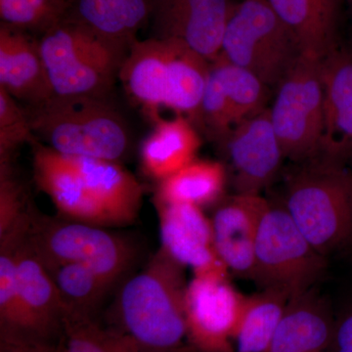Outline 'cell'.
Masks as SVG:
<instances>
[{"label":"cell","mask_w":352,"mask_h":352,"mask_svg":"<svg viewBox=\"0 0 352 352\" xmlns=\"http://www.w3.org/2000/svg\"><path fill=\"white\" fill-rule=\"evenodd\" d=\"M61 352H139L134 342L117 328L105 327L95 317L65 314Z\"/></svg>","instance_id":"29"},{"label":"cell","mask_w":352,"mask_h":352,"mask_svg":"<svg viewBox=\"0 0 352 352\" xmlns=\"http://www.w3.org/2000/svg\"><path fill=\"white\" fill-rule=\"evenodd\" d=\"M38 41L54 96L109 97L126 50L68 17Z\"/></svg>","instance_id":"5"},{"label":"cell","mask_w":352,"mask_h":352,"mask_svg":"<svg viewBox=\"0 0 352 352\" xmlns=\"http://www.w3.org/2000/svg\"><path fill=\"white\" fill-rule=\"evenodd\" d=\"M154 201L204 208L224 198L228 173L221 162L198 160L157 182Z\"/></svg>","instance_id":"25"},{"label":"cell","mask_w":352,"mask_h":352,"mask_svg":"<svg viewBox=\"0 0 352 352\" xmlns=\"http://www.w3.org/2000/svg\"><path fill=\"white\" fill-rule=\"evenodd\" d=\"M295 34L302 54L323 59L339 47L342 0H267Z\"/></svg>","instance_id":"24"},{"label":"cell","mask_w":352,"mask_h":352,"mask_svg":"<svg viewBox=\"0 0 352 352\" xmlns=\"http://www.w3.org/2000/svg\"><path fill=\"white\" fill-rule=\"evenodd\" d=\"M160 222L162 249L194 276L230 274L214 247L212 221L203 208L154 201Z\"/></svg>","instance_id":"15"},{"label":"cell","mask_w":352,"mask_h":352,"mask_svg":"<svg viewBox=\"0 0 352 352\" xmlns=\"http://www.w3.org/2000/svg\"><path fill=\"white\" fill-rule=\"evenodd\" d=\"M0 87L28 107L54 96L39 41L31 34L0 25Z\"/></svg>","instance_id":"19"},{"label":"cell","mask_w":352,"mask_h":352,"mask_svg":"<svg viewBox=\"0 0 352 352\" xmlns=\"http://www.w3.org/2000/svg\"><path fill=\"white\" fill-rule=\"evenodd\" d=\"M324 127L320 157L347 166L352 154V48L322 59Z\"/></svg>","instance_id":"18"},{"label":"cell","mask_w":352,"mask_h":352,"mask_svg":"<svg viewBox=\"0 0 352 352\" xmlns=\"http://www.w3.org/2000/svg\"><path fill=\"white\" fill-rule=\"evenodd\" d=\"M153 0H73L69 19L129 51L138 32L149 22Z\"/></svg>","instance_id":"23"},{"label":"cell","mask_w":352,"mask_h":352,"mask_svg":"<svg viewBox=\"0 0 352 352\" xmlns=\"http://www.w3.org/2000/svg\"><path fill=\"white\" fill-rule=\"evenodd\" d=\"M27 112L36 138L63 156L120 162L131 148L129 126L109 97L53 96Z\"/></svg>","instance_id":"4"},{"label":"cell","mask_w":352,"mask_h":352,"mask_svg":"<svg viewBox=\"0 0 352 352\" xmlns=\"http://www.w3.org/2000/svg\"><path fill=\"white\" fill-rule=\"evenodd\" d=\"M289 298L284 292L272 288L247 296L234 333V352L270 351Z\"/></svg>","instance_id":"26"},{"label":"cell","mask_w":352,"mask_h":352,"mask_svg":"<svg viewBox=\"0 0 352 352\" xmlns=\"http://www.w3.org/2000/svg\"><path fill=\"white\" fill-rule=\"evenodd\" d=\"M68 11L58 0H0L2 24L41 36L63 21Z\"/></svg>","instance_id":"30"},{"label":"cell","mask_w":352,"mask_h":352,"mask_svg":"<svg viewBox=\"0 0 352 352\" xmlns=\"http://www.w3.org/2000/svg\"><path fill=\"white\" fill-rule=\"evenodd\" d=\"M342 1L346 2L347 6H349V10H351L352 16V0H342Z\"/></svg>","instance_id":"36"},{"label":"cell","mask_w":352,"mask_h":352,"mask_svg":"<svg viewBox=\"0 0 352 352\" xmlns=\"http://www.w3.org/2000/svg\"><path fill=\"white\" fill-rule=\"evenodd\" d=\"M28 238L43 264L78 263L116 283L135 261V245L96 224L52 219L31 210Z\"/></svg>","instance_id":"7"},{"label":"cell","mask_w":352,"mask_h":352,"mask_svg":"<svg viewBox=\"0 0 352 352\" xmlns=\"http://www.w3.org/2000/svg\"><path fill=\"white\" fill-rule=\"evenodd\" d=\"M335 324L325 298L314 288L292 296L268 352H327Z\"/></svg>","instance_id":"20"},{"label":"cell","mask_w":352,"mask_h":352,"mask_svg":"<svg viewBox=\"0 0 352 352\" xmlns=\"http://www.w3.org/2000/svg\"><path fill=\"white\" fill-rule=\"evenodd\" d=\"M31 217L21 226L16 245L18 286L25 342L56 344L63 333L65 307L50 272L29 238Z\"/></svg>","instance_id":"12"},{"label":"cell","mask_w":352,"mask_h":352,"mask_svg":"<svg viewBox=\"0 0 352 352\" xmlns=\"http://www.w3.org/2000/svg\"><path fill=\"white\" fill-rule=\"evenodd\" d=\"M63 302L65 314L95 317L113 282L78 263L45 265Z\"/></svg>","instance_id":"27"},{"label":"cell","mask_w":352,"mask_h":352,"mask_svg":"<svg viewBox=\"0 0 352 352\" xmlns=\"http://www.w3.org/2000/svg\"><path fill=\"white\" fill-rule=\"evenodd\" d=\"M32 144L34 182L50 197L59 214L67 219L113 226L72 160L36 140Z\"/></svg>","instance_id":"17"},{"label":"cell","mask_w":352,"mask_h":352,"mask_svg":"<svg viewBox=\"0 0 352 352\" xmlns=\"http://www.w3.org/2000/svg\"><path fill=\"white\" fill-rule=\"evenodd\" d=\"M0 352H21L20 342L0 340Z\"/></svg>","instance_id":"35"},{"label":"cell","mask_w":352,"mask_h":352,"mask_svg":"<svg viewBox=\"0 0 352 352\" xmlns=\"http://www.w3.org/2000/svg\"><path fill=\"white\" fill-rule=\"evenodd\" d=\"M302 54L295 34L267 0H242L233 6L220 51L227 61L276 90Z\"/></svg>","instance_id":"6"},{"label":"cell","mask_w":352,"mask_h":352,"mask_svg":"<svg viewBox=\"0 0 352 352\" xmlns=\"http://www.w3.org/2000/svg\"><path fill=\"white\" fill-rule=\"evenodd\" d=\"M201 145L198 129L188 118H161L141 146V166L146 175L162 182L195 161Z\"/></svg>","instance_id":"22"},{"label":"cell","mask_w":352,"mask_h":352,"mask_svg":"<svg viewBox=\"0 0 352 352\" xmlns=\"http://www.w3.org/2000/svg\"><path fill=\"white\" fill-rule=\"evenodd\" d=\"M20 342L21 352H61L59 342L43 344V342Z\"/></svg>","instance_id":"34"},{"label":"cell","mask_w":352,"mask_h":352,"mask_svg":"<svg viewBox=\"0 0 352 352\" xmlns=\"http://www.w3.org/2000/svg\"><path fill=\"white\" fill-rule=\"evenodd\" d=\"M270 201L261 195L233 194L217 204L210 217L214 247L229 272L252 279L259 227Z\"/></svg>","instance_id":"16"},{"label":"cell","mask_w":352,"mask_h":352,"mask_svg":"<svg viewBox=\"0 0 352 352\" xmlns=\"http://www.w3.org/2000/svg\"><path fill=\"white\" fill-rule=\"evenodd\" d=\"M232 7L229 0H153L152 38L182 41L212 62L221 51Z\"/></svg>","instance_id":"14"},{"label":"cell","mask_w":352,"mask_h":352,"mask_svg":"<svg viewBox=\"0 0 352 352\" xmlns=\"http://www.w3.org/2000/svg\"><path fill=\"white\" fill-rule=\"evenodd\" d=\"M210 62L175 39L135 41L120 67L119 80L127 96L153 122L162 109L188 118L198 129L201 99Z\"/></svg>","instance_id":"2"},{"label":"cell","mask_w":352,"mask_h":352,"mask_svg":"<svg viewBox=\"0 0 352 352\" xmlns=\"http://www.w3.org/2000/svg\"><path fill=\"white\" fill-rule=\"evenodd\" d=\"M270 110L285 159L296 164L320 157L324 127L322 59L300 55L277 87Z\"/></svg>","instance_id":"9"},{"label":"cell","mask_w":352,"mask_h":352,"mask_svg":"<svg viewBox=\"0 0 352 352\" xmlns=\"http://www.w3.org/2000/svg\"><path fill=\"white\" fill-rule=\"evenodd\" d=\"M330 349L333 352H352V303L336 321Z\"/></svg>","instance_id":"33"},{"label":"cell","mask_w":352,"mask_h":352,"mask_svg":"<svg viewBox=\"0 0 352 352\" xmlns=\"http://www.w3.org/2000/svg\"><path fill=\"white\" fill-rule=\"evenodd\" d=\"M284 207L321 254L352 243V170L318 157L296 164L286 178Z\"/></svg>","instance_id":"3"},{"label":"cell","mask_w":352,"mask_h":352,"mask_svg":"<svg viewBox=\"0 0 352 352\" xmlns=\"http://www.w3.org/2000/svg\"><path fill=\"white\" fill-rule=\"evenodd\" d=\"M97 203L113 226H126L138 219L143 189L135 176L120 162L94 157H71Z\"/></svg>","instance_id":"21"},{"label":"cell","mask_w":352,"mask_h":352,"mask_svg":"<svg viewBox=\"0 0 352 352\" xmlns=\"http://www.w3.org/2000/svg\"><path fill=\"white\" fill-rule=\"evenodd\" d=\"M327 258L310 244L283 204H272L259 227L252 281L295 296L314 288Z\"/></svg>","instance_id":"8"},{"label":"cell","mask_w":352,"mask_h":352,"mask_svg":"<svg viewBox=\"0 0 352 352\" xmlns=\"http://www.w3.org/2000/svg\"><path fill=\"white\" fill-rule=\"evenodd\" d=\"M245 298L230 283L229 274L193 277L185 294V315L194 352H234V333Z\"/></svg>","instance_id":"11"},{"label":"cell","mask_w":352,"mask_h":352,"mask_svg":"<svg viewBox=\"0 0 352 352\" xmlns=\"http://www.w3.org/2000/svg\"><path fill=\"white\" fill-rule=\"evenodd\" d=\"M58 1L62 2V3H64L65 6H67L69 8V6H71L72 1L73 0H58Z\"/></svg>","instance_id":"37"},{"label":"cell","mask_w":352,"mask_h":352,"mask_svg":"<svg viewBox=\"0 0 352 352\" xmlns=\"http://www.w3.org/2000/svg\"><path fill=\"white\" fill-rule=\"evenodd\" d=\"M234 194L261 195L276 179L285 159L270 108L241 122L226 145Z\"/></svg>","instance_id":"13"},{"label":"cell","mask_w":352,"mask_h":352,"mask_svg":"<svg viewBox=\"0 0 352 352\" xmlns=\"http://www.w3.org/2000/svg\"><path fill=\"white\" fill-rule=\"evenodd\" d=\"M30 210L12 162H0V238L16 228Z\"/></svg>","instance_id":"32"},{"label":"cell","mask_w":352,"mask_h":352,"mask_svg":"<svg viewBox=\"0 0 352 352\" xmlns=\"http://www.w3.org/2000/svg\"><path fill=\"white\" fill-rule=\"evenodd\" d=\"M185 267L162 248L127 279L116 302V326L139 352H194L185 315Z\"/></svg>","instance_id":"1"},{"label":"cell","mask_w":352,"mask_h":352,"mask_svg":"<svg viewBox=\"0 0 352 352\" xmlns=\"http://www.w3.org/2000/svg\"><path fill=\"white\" fill-rule=\"evenodd\" d=\"M25 219L0 238V340L11 342H27L16 263L18 234Z\"/></svg>","instance_id":"28"},{"label":"cell","mask_w":352,"mask_h":352,"mask_svg":"<svg viewBox=\"0 0 352 352\" xmlns=\"http://www.w3.org/2000/svg\"><path fill=\"white\" fill-rule=\"evenodd\" d=\"M36 140L27 110L0 87V162H12L21 146Z\"/></svg>","instance_id":"31"},{"label":"cell","mask_w":352,"mask_h":352,"mask_svg":"<svg viewBox=\"0 0 352 352\" xmlns=\"http://www.w3.org/2000/svg\"><path fill=\"white\" fill-rule=\"evenodd\" d=\"M270 90L256 76L219 54L210 62L198 126L220 146L226 145L241 122L267 109Z\"/></svg>","instance_id":"10"}]
</instances>
